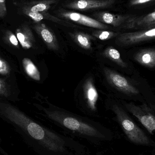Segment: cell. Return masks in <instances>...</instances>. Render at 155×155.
<instances>
[{"mask_svg": "<svg viewBox=\"0 0 155 155\" xmlns=\"http://www.w3.org/2000/svg\"><path fill=\"white\" fill-rule=\"evenodd\" d=\"M23 12L25 15L30 17L33 21L36 23L40 22L41 21L43 20H47L52 21L61 24L65 25H71L70 23L65 22V21H63L62 19L51 15L49 13L46 12H31L29 10L24 9V8L23 9Z\"/></svg>", "mask_w": 155, "mask_h": 155, "instance_id": "5bb4252c", "label": "cell"}, {"mask_svg": "<svg viewBox=\"0 0 155 155\" xmlns=\"http://www.w3.org/2000/svg\"><path fill=\"white\" fill-rule=\"evenodd\" d=\"M112 110L128 138L138 144L148 145L149 140L144 133L128 116L124 109L117 104L113 105Z\"/></svg>", "mask_w": 155, "mask_h": 155, "instance_id": "7a4b0ae2", "label": "cell"}, {"mask_svg": "<svg viewBox=\"0 0 155 155\" xmlns=\"http://www.w3.org/2000/svg\"><path fill=\"white\" fill-rule=\"evenodd\" d=\"M155 39V28H153L119 34L116 43L120 46H130Z\"/></svg>", "mask_w": 155, "mask_h": 155, "instance_id": "8992f818", "label": "cell"}, {"mask_svg": "<svg viewBox=\"0 0 155 155\" xmlns=\"http://www.w3.org/2000/svg\"><path fill=\"white\" fill-rule=\"evenodd\" d=\"M4 40L7 43L12 45L14 47H19V41L16 35L14 34L12 31H7L4 36Z\"/></svg>", "mask_w": 155, "mask_h": 155, "instance_id": "ffe728a7", "label": "cell"}, {"mask_svg": "<svg viewBox=\"0 0 155 155\" xmlns=\"http://www.w3.org/2000/svg\"><path fill=\"white\" fill-rule=\"evenodd\" d=\"M15 35L24 49L28 50L33 47L35 39L31 30L28 25H22L15 31Z\"/></svg>", "mask_w": 155, "mask_h": 155, "instance_id": "7c38bea8", "label": "cell"}, {"mask_svg": "<svg viewBox=\"0 0 155 155\" xmlns=\"http://www.w3.org/2000/svg\"><path fill=\"white\" fill-rule=\"evenodd\" d=\"M45 112L49 117L60 122L70 130L91 136H96L97 134V131L94 127L74 117L63 114L57 111L45 110Z\"/></svg>", "mask_w": 155, "mask_h": 155, "instance_id": "3957f363", "label": "cell"}, {"mask_svg": "<svg viewBox=\"0 0 155 155\" xmlns=\"http://www.w3.org/2000/svg\"><path fill=\"white\" fill-rule=\"evenodd\" d=\"M34 29L49 50L53 51L59 50V43L56 36L46 25L42 23H37L34 26Z\"/></svg>", "mask_w": 155, "mask_h": 155, "instance_id": "9c48e42d", "label": "cell"}, {"mask_svg": "<svg viewBox=\"0 0 155 155\" xmlns=\"http://www.w3.org/2000/svg\"><path fill=\"white\" fill-rule=\"evenodd\" d=\"M154 1L155 0H131L129 4L131 6H137L145 4Z\"/></svg>", "mask_w": 155, "mask_h": 155, "instance_id": "cb8c5ba5", "label": "cell"}, {"mask_svg": "<svg viewBox=\"0 0 155 155\" xmlns=\"http://www.w3.org/2000/svg\"><path fill=\"white\" fill-rule=\"evenodd\" d=\"M56 2V0H44L32 2L27 4L23 8L33 12H46L52 7V5Z\"/></svg>", "mask_w": 155, "mask_h": 155, "instance_id": "2e32d148", "label": "cell"}, {"mask_svg": "<svg viewBox=\"0 0 155 155\" xmlns=\"http://www.w3.org/2000/svg\"><path fill=\"white\" fill-rule=\"evenodd\" d=\"M10 68L7 63L0 57V74L6 75L10 74Z\"/></svg>", "mask_w": 155, "mask_h": 155, "instance_id": "44dd1931", "label": "cell"}, {"mask_svg": "<svg viewBox=\"0 0 155 155\" xmlns=\"http://www.w3.org/2000/svg\"><path fill=\"white\" fill-rule=\"evenodd\" d=\"M22 64L25 71L28 76L35 81H40L41 74L40 71L30 59L24 58L22 61Z\"/></svg>", "mask_w": 155, "mask_h": 155, "instance_id": "ac0fdd59", "label": "cell"}, {"mask_svg": "<svg viewBox=\"0 0 155 155\" xmlns=\"http://www.w3.org/2000/svg\"><path fill=\"white\" fill-rule=\"evenodd\" d=\"M104 72L107 82L117 90L129 96L139 94V90L120 74L107 68H104Z\"/></svg>", "mask_w": 155, "mask_h": 155, "instance_id": "5b68a950", "label": "cell"}, {"mask_svg": "<svg viewBox=\"0 0 155 155\" xmlns=\"http://www.w3.org/2000/svg\"><path fill=\"white\" fill-rule=\"evenodd\" d=\"M7 13L5 0H0V18H3Z\"/></svg>", "mask_w": 155, "mask_h": 155, "instance_id": "603a6c76", "label": "cell"}, {"mask_svg": "<svg viewBox=\"0 0 155 155\" xmlns=\"http://www.w3.org/2000/svg\"><path fill=\"white\" fill-rule=\"evenodd\" d=\"M96 20L102 23L106 24L117 27L122 26L124 28L129 18L130 15L114 14L107 12H99L94 15Z\"/></svg>", "mask_w": 155, "mask_h": 155, "instance_id": "30bf717a", "label": "cell"}, {"mask_svg": "<svg viewBox=\"0 0 155 155\" xmlns=\"http://www.w3.org/2000/svg\"><path fill=\"white\" fill-rule=\"evenodd\" d=\"M134 60L137 63L149 68H155V49H143L135 54Z\"/></svg>", "mask_w": 155, "mask_h": 155, "instance_id": "4fadbf2b", "label": "cell"}, {"mask_svg": "<svg viewBox=\"0 0 155 155\" xmlns=\"http://www.w3.org/2000/svg\"><path fill=\"white\" fill-rule=\"evenodd\" d=\"M116 0H74L65 5V7L73 10L86 11L111 7Z\"/></svg>", "mask_w": 155, "mask_h": 155, "instance_id": "ba28073f", "label": "cell"}, {"mask_svg": "<svg viewBox=\"0 0 155 155\" xmlns=\"http://www.w3.org/2000/svg\"><path fill=\"white\" fill-rule=\"evenodd\" d=\"M103 55L122 68L127 67V64L122 59L119 52L113 46H108L106 48L103 52Z\"/></svg>", "mask_w": 155, "mask_h": 155, "instance_id": "e0dca14e", "label": "cell"}, {"mask_svg": "<svg viewBox=\"0 0 155 155\" xmlns=\"http://www.w3.org/2000/svg\"><path fill=\"white\" fill-rule=\"evenodd\" d=\"M125 106L149 132L155 131V112L151 107L146 104L137 105L133 103H126Z\"/></svg>", "mask_w": 155, "mask_h": 155, "instance_id": "277c9868", "label": "cell"}, {"mask_svg": "<svg viewBox=\"0 0 155 155\" xmlns=\"http://www.w3.org/2000/svg\"><path fill=\"white\" fill-rule=\"evenodd\" d=\"M92 35L95 38L101 41H106L117 37L119 35V34L111 31L99 30L93 32Z\"/></svg>", "mask_w": 155, "mask_h": 155, "instance_id": "d6986e66", "label": "cell"}, {"mask_svg": "<svg viewBox=\"0 0 155 155\" xmlns=\"http://www.w3.org/2000/svg\"><path fill=\"white\" fill-rule=\"evenodd\" d=\"M71 36L74 41L83 49L86 50H92V41L95 37L88 34L82 32L76 31L71 34Z\"/></svg>", "mask_w": 155, "mask_h": 155, "instance_id": "9a60e30c", "label": "cell"}, {"mask_svg": "<svg viewBox=\"0 0 155 155\" xmlns=\"http://www.w3.org/2000/svg\"><path fill=\"white\" fill-rule=\"evenodd\" d=\"M0 95L7 97L8 95V91L6 85L3 80L0 78Z\"/></svg>", "mask_w": 155, "mask_h": 155, "instance_id": "7402d4cb", "label": "cell"}, {"mask_svg": "<svg viewBox=\"0 0 155 155\" xmlns=\"http://www.w3.org/2000/svg\"><path fill=\"white\" fill-rule=\"evenodd\" d=\"M0 113L8 120L27 132L34 139L42 140L45 137L44 128L12 105L0 103Z\"/></svg>", "mask_w": 155, "mask_h": 155, "instance_id": "6da1fadb", "label": "cell"}, {"mask_svg": "<svg viewBox=\"0 0 155 155\" xmlns=\"http://www.w3.org/2000/svg\"><path fill=\"white\" fill-rule=\"evenodd\" d=\"M57 14L61 18L87 27L101 30H107L109 28L108 25L98 21L96 19L76 12L61 9L57 11Z\"/></svg>", "mask_w": 155, "mask_h": 155, "instance_id": "52a82bcc", "label": "cell"}, {"mask_svg": "<svg viewBox=\"0 0 155 155\" xmlns=\"http://www.w3.org/2000/svg\"><path fill=\"white\" fill-rule=\"evenodd\" d=\"M84 97L87 105L91 111L97 110L98 94L92 78H87L83 86Z\"/></svg>", "mask_w": 155, "mask_h": 155, "instance_id": "8fae6325", "label": "cell"}]
</instances>
